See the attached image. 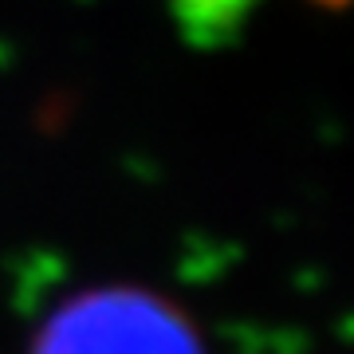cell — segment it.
Segmentation results:
<instances>
[{"label": "cell", "instance_id": "7a4b0ae2", "mask_svg": "<svg viewBox=\"0 0 354 354\" xmlns=\"http://www.w3.org/2000/svg\"><path fill=\"white\" fill-rule=\"evenodd\" d=\"M181 28L201 44L232 36L244 24V16L256 8V0H169Z\"/></svg>", "mask_w": 354, "mask_h": 354}, {"label": "cell", "instance_id": "3957f363", "mask_svg": "<svg viewBox=\"0 0 354 354\" xmlns=\"http://www.w3.org/2000/svg\"><path fill=\"white\" fill-rule=\"evenodd\" d=\"M315 4H327V8H346L351 0H315Z\"/></svg>", "mask_w": 354, "mask_h": 354}, {"label": "cell", "instance_id": "6da1fadb", "mask_svg": "<svg viewBox=\"0 0 354 354\" xmlns=\"http://www.w3.org/2000/svg\"><path fill=\"white\" fill-rule=\"evenodd\" d=\"M28 354H205L174 304L134 283L79 291L39 323Z\"/></svg>", "mask_w": 354, "mask_h": 354}]
</instances>
